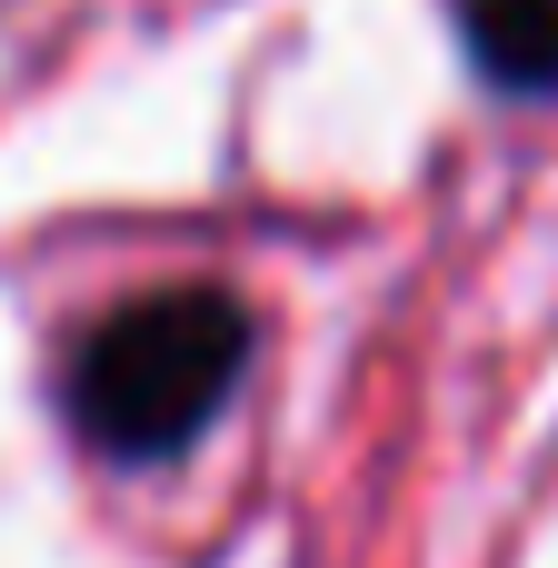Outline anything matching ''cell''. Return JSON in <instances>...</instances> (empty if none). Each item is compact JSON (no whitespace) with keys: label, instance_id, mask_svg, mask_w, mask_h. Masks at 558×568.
<instances>
[{"label":"cell","instance_id":"obj_1","mask_svg":"<svg viewBox=\"0 0 558 568\" xmlns=\"http://www.w3.org/2000/svg\"><path fill=\"white\" fill-rule=\"evenodd\" d=\"M250 300L230 280H170L100 310L60 359V419L100 469H170L190 459L250 379Z\"/></svg>","mask_w":558,"mask_h":568},{"label":"cell","instance_id":"obj_2","mask_svg":"<svg viewBox=\"0 0 558 568\" xmlns=\"http://www.w3.org/2000/svg\"><path fill=\"white\" fill-rule=\"evenodd\" d=\"M459 20V60L479 70L489 100L539 110L558 100V0H449Z\"/></svg>","mask_w":558,"mask_h":568}]
</instances>
